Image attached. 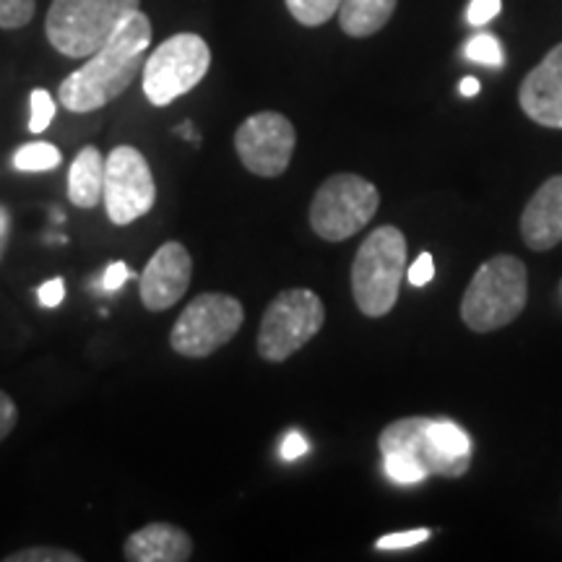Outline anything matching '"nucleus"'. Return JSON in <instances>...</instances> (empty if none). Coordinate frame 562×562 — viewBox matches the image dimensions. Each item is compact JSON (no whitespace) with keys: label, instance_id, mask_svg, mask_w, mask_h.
<instances>
[{"label":"nucleus","instance_id":"nucleus-26","mask_svg":"<svg viewBox=\"0 0 562 562\" xmlns=\"http://www.w3.org/2000/svg\"><path fill=\"white\" fill-rule=\"evenodd\" d=\"M430 539V529H412V531H398V533H389V537H381L375 542L378 550L389 552V550H406V547H417L422 542Z\"/></svg>","mask_w":562,"mask_h":562},{"label":"nucleus","instance_id":"nucleus-10","mask_svg":"<svg viewBox=\"0 0 562 562\" xmlns=\"http://www.w3.org/2000/svg\"><path fill=\"white\" fill-rule=\"evenodd\" d=\"M297 131L281 112L263 110L240 123L235 133V151L243 167L258 178H279L290 167Z\"/></svg>","mask_w":562,"mask_h":562},{"label":"nucleus","instance_id":"nucleus-29","mask_svg":"<svg viewBox=\"0 0 562 562\" xmlns=\"http://www.w3.org/2000/svg\"><path fill=\"white\" fill-rule=\"evenodd\" d=\"M19 422V406L5 391H0V440H5L13 432Z\"/></svg>","mask_w":562,"mask_h":562},{"label":"nucleus","instance_id":"nucleus-19","mask_svg":"<svg viewBox=\"0 0 562 562\" xmlns=\"http://www.w3.org/2000/svg\"><path fill=\"white\" fill-rule=\"evenodd\" d=\"M430 432L442 453L453 456V459H472V440H469V435L459 425L448 419H432Z\"/></svg>","mask_w":562,"mask_h":562},{"label":"nucleus","instance_id":"nucleus-16","mask_svg":"<svg viewBox=\"0 0 562 562\" xmlns=\"http://www.w3.org/2000/svg\"><path fill=\"white\" fill-rule=\"evenodd\" d=\"M104 191V157L97 146H83L68 172V199L79 209H94Z\"/></svg>","mask_w":562,"mask_h":562},{"label":"nucleus","instance_id":"nucleus-31","mask_svg":"<svg viewBox=\"0 0 562 562\" xmlns=\"http://www.w3.org/2000/svg\"><path fill=\"white\" fill-rule=\"evenodd\" d=\"M307 451H311V446H307L305 435L297 432V430L286 432L284 440H281V459H284V461H297Z\"/></svg>","mask_w":562,"mask_h":562},{"label":"nucleus","instance_id":"nucleus-27","mask_svg":"<svg viewBox=\"0 0 562 562\" xmlns=\"http://www.w3.org/2000/svg\"><path fill=\"white\" fill-rule=\"evenodd\" d=\"M503 11V0H472L467 9V21L472 26L490 24Z\"/></svg>","mask_w":562,"mask_h":562},{"label":"nucleus","instance_id":"nucleus-2","mask_svg":"<svg viewBox=\"0 0 562 562\" xmlns=\"http://www.w3.org/2000/svg\"><path fill=\"white\" fill-rule=\"evenodd\" d=\"M529 300V273L516 256L484 261L461 300V318L476 334L505 328L524 313Z\"/></svg>","mask_w":562,"mask_h":562},{"label":"nucleus","instance_id":"nucleus-12","mask_svg":"<svg viewBox=\"0 0 562 562\" xmlns=\"http://www.w3.org/2000/svg\"><path fill=\"white\" fill-rule=\"evenodd\" d=\"M193 277V258L178 240L165 243L154 252L151 261L140 273V302L146 311L165 313L186 297Z\"/></svg>","mask_w":562,"mask_h":562},{"label":"nucleus","instance_id":"nucleus-13","mask_svg":"<svg viewBox=\"0 0 562 562\" xmlns=\"http://www.w3.org/2000/svg\"><path fill=\"white\" fill-rule=\"evenodd\" d=\"M518 104L533 123L562 128V42L526 76L518 89Z\"/></svg>","mask_w":562,"mask_h":562},{"label":"nucleus","instance_id":"nucleus-20","mask_svg":"<svg viewBox=\"0 0 562 562\" xmlns=\"http://www.w3.org/2000/svg\"><path fill=\"white\" fill-rule=\"evenodd\" d=\"M286 9L302 26H321L339 13L341 0H284Z\"/></svg>","mask_w":562,"mask_h":562},{"label":"nucleus","instance_id":"nucleus-17","mask_svg":"<svg viewBox=\"0 0 562 562\" xmlns=\"http://www.w3.org/2000/svg\"><path fill=\"white\" fill-rule=\"evenodd\" d=\"M398 0H341L339 24L349 37H372L389 24Z\"/></svg>","mask_w":562,"mask_h":562},{"label":"nucleus","instance_id":"nucleus-21","mask_svg":"<svg viewBox=\"0 0 562 562\" xmlns=\"http://www.w3.org/2000/svg\"><path fill=\"white\" fill-rule=\"evenodd\" d=\"M463 53H467L469 60L482 63V66H490V68H501L505 63L501 42L492 37V34H484V32L469 40L467 47H463Z\"/></svg>","mask_w":562,"mask_h":562},{"label":"nucleus","instance_id":"nucleus-32","mask_svg":"<svg viewBox=\"0 0 562 562\" xmlns=\"http://www.w3.org/2000/svg\"><path fill=\"white\" fill-rule=\"evenodd\" d=\"M37 300L42 307H58L63 300H66V281L63 279H50L37 290Z\"/></svg>","mask_w":562,"mask_h":562},{"label":"nucleus","instance_id":"nucleus-34","mask_svg":"<svg viewBox=\"0 0 562 562\" xmlns=\"http://www.w3.org/2000/svg\"><path fill=\"white\" fill-rule=\"evenodd\" d=\"M461 94L463 97H476L482 91V83H480V79H472V76H467V79L461 81Z\"/></svg>","mask_w":562,"mask_h":562},{"label":"nucleus","instance_id":"nucleus-30","mask_svg":"<svg viewBox=\"0 0 562 562\" xmlns=\"http://www.w3.org/2000/svg\"><path fill=\"white\" fill-rule=\"evenodd\" d=\"M406 277H409V284H412V286H425V284H430V279L435 277V263H432L430 252H422L417 261H414V263L409 266V271H406Z\"/></svg>","mask_w":562,"mask_h":562},{"label":"nucleus","instance_id":"nucleus-33","mask_svg":"<svg viewBox=\"0 0 562 562\" xmlns=\"http://www.w3.org/2000/svg\"><path fill=\"white\" fill-rule=\"evenodd\" d=\"M11 211L5 206H0V261H3L5 250H9L11 243Z\"/></svg>","mask_w":562,"mask_h":562},{"label":"nucleus","instance_id":"nucleus-4","mask_svg":"<svg viewBox=\"0 0 562 562\" xmlns=\"http://www.w3.org/2000/svg\"><path fill=\"white\" fill-rule=\"evenodd\" d=\"M140 0H53L45 19L47 42L66 58L94 55Z\"/></svg>","mask_w":562,"mask_h":562},{"label":"nucleus","instance_id":"nucleus-15","mask_svg":"<svg viewBox=\"0 0 562 562\" xmlns=\"http://www.w3.org/2000/svg\"><path fill=\"white\" fill-rule=\"evenodd\" d=\"M123 558L131 562H186L193 558V539L175 524H146L125 539Z\"/></svg>","mask_w":562,"mask_h":562},{"label":"nucleus","instance_id":"nucleus-6","mask_svg":"<svg viewBox=\"0 0 562 562\" xmlns=\"http://www.w3.org/2000/svg\"><path fill=\"white\" fill-rule=\"evenodd\" d=\"M326 323V305L313 290L294 286L279 292L266 307L258 328V355L266 362H286L300 351Z\"/></svg>","mask_w":562,"mask_h":562},{"label":"nucleus","instance_id":"nucleus-5","mask_svg":"<svg viewBox=\"0 0 562 562\" xmlns=\"http://www.w3.org/2000/svg\"><path fill=\"white\" fill-rule=\"evenodd\" d=\"M378 206H381V193L362 175H331L315 191L311 203V227L321 240L344 243L368 227Z\"/></svg>","mask_w":562,"mask_h":562},{"label":"nucleus","instance_id":"nucleus-23","mask_svg":"<svg viewBox=\"0 0 562 562\" xmlns=\"http://www.w3.org/2000/svg\"><path fill=\"white\" fill-rule=\"evenodd\" d=\"M5 562H81L83 558L79 552L63 550V547H26L13 554H5Z\"/></svg>","mask_w":562,"mask_h":562},{"label":"nucleus","instance_id":"nucleus-9","mask_svg":"<svg viewBox=\"0 0 562 562\" xmlns=\"http://www.w3.org/2000/svg\"><path fill=\"white\" fill-rule=\"evenodd\" d=\"M104 209L112 224L125 227L149 214L157 201L151 167L136 146H115L104 157Z\"/></svg>","mask_w":562,"mask_h":562},{"label":"nucleus","instance_id":"nucleus-1","mask_svg":"<svg viewBox=\"0 0 562 562\" xmlns=\"http://www.w3.org/2000/svg\"><path fill=\"white\" fill-rule=\"evenodd\" d=\"M151 47V21L144 11L125 16L110 40L79 70L60 81V104L68 112H94L123 94L144 70Z\"/></svg>","mask_w":562,"mask_h":562},{"label":"nucleus","instance_id":"nucleus-28","mask_svg":"<svg viewBox=\"0 0 562 562\" xmlns=\"http://www.w3.org/2000/svg\"><path fill=\"white\" fill-rule=\"evenodd\" d=\"M128 279H138V273L131 271L123 261H112L108 266V271H104V277H102L104 292H117L121 286H125V281H128Z\"/></svg>","mask_w":562,"mask_h":562},{"label":"nucleus","instance_id":"nucleus-14","mask_svg":"<svg viewBox=\"0 0 562 562\" xmlns=\"http://www.w3.org/2000/svg\"><path fill=\"white\" fill-rule=\"evenodd\" d=\"M521 237L526 248L544 252L562 243V175L542 182L521 214Z\"/></svg>","mask_w":562,"mask_h":562},{"label":"nucleus","instance_id":"nucleus-11","mask_svg":"<svg viewBox=\"0 0 562 562\" xmlns=\"http://www.w3.org/2000/svg\"><path fill=\"white\" fill-rule=\"evenodd\" d=\"M432 419L427 417H404L391 422L389 427L378 438V448L381 453H404L412 456L414 461L425 469L427 474L446 476V480H459L469 472L472 459H453V456L442 453L435 442L432 432Z\"/></svg>","mask_w":562,"mask_h":562},{"label":"nucleus","instance_id":"nucleus-22","mask_svg":"<svg viewBox=\"0 0 562 562\" xmlns=\"http://www.w3.org/2000/svg\"><path fill=\"white\" fill-rule=\"evenodd\" d=\"M383 467H385V474L398 484H417L427 476L425 469H422L412 456H404V453H385Z\"/></svg>","mask_w":562,"mask_h":562},{"label":"nucleus","instance_id":"nucleus-8","mask_svg":"<svg viewBox=\"0 0 562 562\" xmlns=\"http://www.w3.org/2000/svg\"><path fill=\"white\" fill-rule=\"evenodd\" d=\"M245 323L243 302L232 294L206 292L193 297L172 326L170 347L188 360H203L235 339Z\"/></svg>","mask_w":562,"mask_h":562},{"label":"nucleus","instance_id":"nucleus-24","mask_svg":"<svg viewBox=\"0 0 562 562\" xmlns=\"http://www.w3.org/2000/svg\"><path fill=\"white\" fill-rule=\"evenodd\" d=\"M37 0H0V30H21L34 19Z\"/></svg>","mask_w":562,"mask_h":562},{"label":"nucleus","instance_id":"nucleus-7","mask_svg":"<svg viewBox=\"0 0 562 562\" xmlns=\"http://www.w3.org/2000/svg\"><path fill=\"white\" fill-rule=\"evenodd\" d=\"M211 50L193 32L172 34L144 60V94L154 108H167L199 87L209 74Z\"/></svg>","mask_w":562,"mask_h":562},{"label":"nucleus","instance_id":"nucleus-18","mask_svg":"<svg viewBox=\"0 0 562 562\" xmlns=\"http://www.w3.org/2000/svg\"><path fill=\"white\" fill-rule=\"evenodd\" d=\"M60 149L58 146L47 144V140H32V144L19 146L13 154V167L19 172H50L60 167Z\"/></svg>","mask_w":562,"mask_h":562},{"label":"nucleus","instance_id":"nucleus-3","mask_svg":"<svg viewBox=\"0 0 562 562\" xmlns=\"http://www.w3.org/2000/svg\"><path fill=\"white\" fill-rule=\"evenodd\" d=\"M406 237L393 224L372 229L351 263V294L368 318H383L393 311L406 273Z\"/></svg>","mask_w":562,"mask_h":562},{"label":"nucleus","instance_id":"nucleus-25","mask_svg":"<svg viewBox=\"0 0 562 562\" xmlns=\"http://www.w3.org/2000/svg\"><path fill=\"white\" fill-rule=\"evenodd\" d=\"M32 104V115H30V131L32 133H45L50 128L53 117H55V100L47 89H34L30 97Z\"/></svg>","mask_w":562,"mask_h":562}]
</instances>
